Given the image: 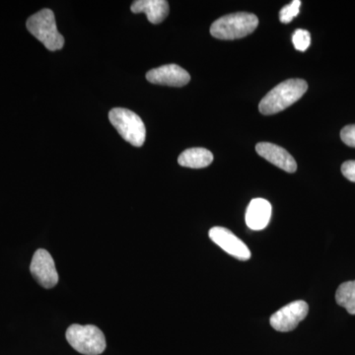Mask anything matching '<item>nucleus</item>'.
<instances>
[{
  "label": "nucleus",
  "instance_id": "15",
  "mask_svg": "<svg viewBox=\"0 0 355 355\" xmlns=\"http://www.w3.org/2000/svg\"><path fill=\"white\" fill-rule=\"evenodd\" d=\"M300 6V0H294L288 6H284L279 12L280 22L284 23V24L291 23L296 16H298Z\"/></svg>",
  "mask_w": 355,
  "mask_h": 355
},
{
  "label": "nucleus",
  "instance_id": "6",
  "mask_svg": "<svg viewBox=\"0 0 355 355\" xmlns=\"http://www.w3.org/2000/svg\"><path fill=\"white\" fill-rule=\"evenodd\" d=\"M308 312L309 306L305 301H294L272 314L270 320V326L282 333L293 331L307 317Z\"/></svg>",
  "mask_w": 355,
  "mask_h": 355
},
{
  "label": "nucleus",
  "instance_id": "12",
  "mask_svg": "<svg viewBox=\"0 0 355 355\" xmlns=\"http://www.w3.org/2000/svg\"><path fill=\"white\" fill-rule=\"evenodd\" d=\"M133 13H144L153 24L163 22L169 14V3L166 0H137L132 3Z\"/></svg>",
  "mask_w": 355,
  "mask_h": 355
},
{
  "label": "nucleus",
  "instance_id": "1",
  "mask_svg": "<svg viewBox=\"0 0 355 355\" xmlns=\"http://www.w3.org/2000/svg\"><path fill=\"white\" fill-rule=\"evenodd\" d=\"M307 90L308 84L303 79H288L275 86L261 99L259 110L266 116L280 113L300 100Z\"/></svg>",
  "mask_w": 355,
  "mask_h": 355
},
{
  "label": "nucleus",
  "instance_id": "17",
  "mask_svg": "<svg viewBox=\"0 0 355 355\" xmlns=\"http://www.w3.org/2000/svg\"><path fill=\"white\" fill-rule=\"evenodd\" d=\"M340 139L347 146L355 147V125L343 128L340 132Z\"/></svg>",
  "mask_w": 355,
  "mask_h": 355
},
{
  "label": "nucleus",
  "instance_id": "11",
  "mask_svg": "<svg viewBox=\"0 0 355 355\" xmlns=\"http://www.w3.org/2000/svg\"><path fill=\"white\" fill-rule=\"evenodd\" d=\"M272 216V205L263 198H254L248 205L246 223L252 230L259 231L265 229L270 223Z\"/></svg>",
  "mask_w": 355,
  "mask_h": 355
},
{
  "label": "nucleus",
  "instance_id": "14",
  "mask_svg": "<svg viewBox=\"0 0 355 355\" xmlns=\"http://www.w3.org/2000/svg\"><path fill=\"white\" fill-rule=\"evenodd\" d=\"M336 301L350 315H355V280L343 282L338 286L336 293Z\"/></svg>",
  "mask_w": 355,
  "mask_h": 355
},
{
  "label": "nucleus",
  "instance_id": "10",
  "mask_svg": "<svg viewBox=\"0 0 355 355\" xmlns=\"http://www.w3.org/2000/svg\"><path fill=\"white\" fill-rule=\"evenodd\" d=\"M256 151L261 157L277 166L280 169L287 173H294L297 170V163L295 159L292 157L291 153L275 144L270 142H261L257 144Z\"/></svg>",
  "mask_w": 355,
  "mask_h": 355
},
{
  "label": "nucleus",
  "instance_id": "18",
  "mask_svg": "<svg viewBox=\"0 0 355 355\" xmlns=\"http://www.w3.org/2000/svg\"><path fill=\"white\" fill-rule=\"evenodd\" d=\"M342 173L349 181L355 183V160L345 161L342 165Z\"/></svg>",
  "mask_w": 355,
  "mask_h": 355
},
{
  "label": "nucleus",
  "instance_id": "4",
  "mask_svg": "<svg viewBox=\"0 0 355 355\" xmlns=\"http://www.w3.org/2000/svg\"><path fill=\"white\" fill-rule=\"evenodd\" d=\"M67 340L76 352L85 355H99L106 349V338L93 324H72L67 331Z\"/></svg>",
  "mask_w": 355,
  "mask_h": 355
},
{
  "label": "nucleus",
  "instance_id": "13",
  "mask_svg": "<svg viewBox=\"0 0 355 355\" xmlns=\"http://www.w3.org/2000/svg\"><path fill=\"white\" fill-rule=\"evenodd\" d=\"M214 162V154L207 149L196 147L184 150L178 158V163L183 167L202 169Z\"/></svg>",
  "mask_w": 355,
  "mask_h": 355
},
{
  "label": "nucleus",
  "instance_id": "8",
  "mask_svg": "<svg viewBox=\"0 0 355 355\" xmlns=\"http://www.w3.org/2000/svg\"><path fill=\"white\" fill-rule=\"evenodd\" d=\"M209 238L223 251L238 260L248 261L251 258V252L247 245L227 228L216 226L210 229Z\"/></svg>",
  "mask_w": 355,
  "mask_h": 355
},
{
  "label": "nucleus",
  "instance_id": "2",
  "mask_svg": "<svg viewBox=\"0 0 355 355\" xmlns=\"http://www.w3.org/2000/svg\"><path fill=\"white\" fill-rule=\"evenodd\" d=\"M259 25L254 14L237 12L219 18L210 27V34L219 40L242 39L253 33Z\"/></svg>",
  "mask_w": 355,
  "mask_h": 355
},
{
  "label": "nucleus",
  "instance_id": "5",
  "mask_svg": "<svg viewBox=\"0 0 355 355\" xmlns=\"http://www.w3.org/2000/svg\"><path fill=\"white\" fill-rule=\"evenodd\" d=\"M109 119L125 141L135 147L144 146L146 128L139 116L130 110L114 108L110 112Z\"/></svg>",
  "mask_w": 355,
  "mask_h": 355
},
{
  "label": "nucleus",
  "instance_id": "9",
  "mask_svg": "<svg viewBox=\"0 0 355 355\" xmlns=\"http://www.w3.org/2000/svg\"><path fill=\"white\" fill-rule=\"evenodd\" d=\"M146 79L149 83L158 85L182 87L190 83L191 76L179 65L167 64L147 72Z\"/></svg>",
  "mask_w": 355,
  "mask_h": 355
},
{
  "label": "nucleus",
  "instance_id": "7",
  "mask_svg": "<svg viewBox=\"0 0 355 355\" xmlns=\"http://www.w3.org/2000/svg\"><path fill=\"white\" fill-rule=\"evenodd\" d=\"M30 272L40 286L50 289L57 286L58 275L55 261L46 250L39 249L33 256Z\"/></svg>",
  "mask_w": 355,
  "mask_h": 355
},
{
  "label": "nucleus",
  "instance_id": "16",
  "mask_svg": "<svg viewBox=\"0 0 355 355\" xmlns=\"http://www.w3.org/2000/svg\"><path fill=\"white\" fill-rule=\"evenodd\" d=\"M292 43L297 51H305L311 44V35L307 30L297 29L292 36Z\"/></svg>",
  "mask_w": 355,
  "mask_h": 355
},
{
  "label": "nucleus",
  "instance_id": "3",
  "mask_svg": "<svg viewBox=\"0 0 355 355\" xmlns=\"http://www.w3.org/2000/svg\"><path fill=\"white\" fill-rule=\"evenodd\" d=\"M26 26L28 31L43 43L49 51H55L64 48V37L58 31L55 14L51 9H43L34 14L27 20Z\"/></svg>",
  "mask_w": 355,
  "mask_h": 355
}]
</instances>
